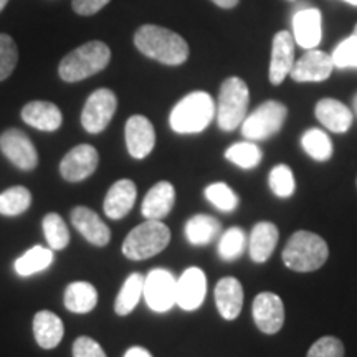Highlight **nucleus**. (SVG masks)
<instances>
[{"label":"nucleus","mask_w":357,"mask_h":357,"mask_svg":"<svg viewBox=\"0 0 357 357\" xmlns=\"http://www.w3.org/2000/svg\"><path fill=\"white\" fill-rule=\"evenodd\" d=\"M63 301L68 311L86 314V312L95 310L98 291L91 283H86V281H73L65 289Z\"/></svg>","instance_id":"obj_26"},{"label":"nucleus","mask_w":357,"mask_h":357,"mask_svg":"<svg viewBox=\"0 0 357 357\" xmlns=\"http://www.w3.org/2000/svg\"><path fill=\"white\" fill-rule=\"evenodd\" d=\"M314 114L326 129L336 134L349 131L352 121H354L352 111L346 105H342L341 101L333 100V98H324V100L318 101Z\"/></svg>","instance_id":"obj_20"},{"label":"nucleus","mask_w":357,"mask_h":357,"mask_svg":"<svg viewBox=\"0 0 357 357\" xmlns=\"http://www.w3.org/2000/svg\"><path fill=\"white\" fill-rule=\"evenodd\" d=\"M128 153L134 159H144L153 153L155 146V131L153 123L146 116H131L126 123Z\"/></svg>","instance_id":"obj_15"},{"label":"nucleus","mask_w":357,"mask_h":357,"mask_svg":"<svg viewBox=\"0 0 357 357\" xmlns=\"http://www.w3.org/2000/svg\"><path fill=\"white\" fill-rule=\"evenodd\" d=\"M71 223L84 240L96 247H106L111 240V230L96 212L88 207H75L71 211Z\"/></svg>","instance_id":"obj_17"},{"label":"nucleus","mask_w":357,"mask_h":357,"mask_svg":"<svg viewBox=\"0 0 357 357\" xmlns=\"http://www.w3.org/2000/svg\"><path fill=\"white\" fill-rule=\"evenodd\" d=\"M100 154L93 146L79 144L61 159L60 174L68 182H82L96 171Z\"/></svg>","instance_id":"obj_11"},{"label":"nucleus","mask_w":357,"mask_h":357,"mask_svg":"<svg viewBox=\"0 0 357 357\" xmlns=\"http://www.w3.org/2000/svg\"><path fill=\"white\" fill-rule=\"evenodd\" d=\"M331 60L334 63V68L347 70V68H357V37L351 35L349 38L342 40L341 43L334 48Z\"/></svg>","instance_id":"obj_38"},{"label":"nucleus","mask_w":357,"mask_h":357,"mask_svg":"<svg viewBox=\"0 0 357 357\" xmlns=\"http://www.w3.org/2000/svg\"><path fill=\"white\" fill-rule=\"evenodd\" d=\"M171 242V230L160 220H146L129 231L123 242V253L129 260L141 261L158 255Z\"/></svg>","instance_id":"obj_5"},{"label":"nucleus","mask_w":357,"mask_h":357,"mask_svg":"<svg viewBox=\"0 0 357 357\" xmlns=\"http://www.w3.org/2000/svg\"><path fill=\"white\" fill-rule=\"evenodd\" d=\"M215 305L223 319L234 321L238 318L243 306L242 283L231 276L218 281L215 287Z\"/></svg>","instance_id":"obj_22"},{"label":"nucleus","mask_w":357,"mask_h":357,"mask_svg":"<svg viewBox=\"0 0 357 357\" xmlns=\"http://www.w3.org/2000/svg\"><path fill=\"white\" fill-rule=\"evenodd\" d=\"M280 234L275 223L271 222H260L253 227L250 234L248 250L250 257L255 263H265L273 255L276 243H278Z\"/></svg>","instance_id":"obj_24"},{"label":"nucleus","mask_w":357,"mask_h":357,"mask_svg":"<svg viewBox=\"0 0 357 357\" xmlns=\"http://www.w3.org/2000/svg\"><path fill=\"white\" fill-rule=\"evenodd\" d=\"M207 294V278L200 268H187L176 283V305L184 311L200 307Z\"/></svg>","instance_id":"obj_14"},{"label":"nucleus","mask_w":357,"mask_h":357,"mask_svg":"<svg viewBox=\"0 0 357 357\" xmlns=\"http://www.w3.org/2000/svg\"><path fill=\"white\" fill-rule=\"evenodd\" d=\"M307 357H344V344L337 337L324 336L311 346Z\"/></svg>","instance_id":"obj_39"},{"label":"nucleus","mask_w":357,"mask_h":357,"mask_svg":"<svg viewBox=\"0 0 357 357\" xmlns=\"http://www.w3.org/2000/svg\"><path fill=\"white\" fill-rule=\"evenodd\" d=\"M32 204V194L26 187H8L0 194V215L17 217L29 211Z\"/></svg>","instance_id":"obj_31"},{"label":"nucleus","mask_w":357,"mask_h":357,"mask_svg":"<svg viewBox=\"0 0 357 357\" xmlns=\"http://www.w3.org/2000/svg\"><path fill=\"white\" fill-rule=\"evenodd\" d=\"M124 357H153V354H151L147 349H144V347L134 346V347H131V349L126 351Z\"/></svg>","instance_id":"obj_42"},{"label":"nucleus","mask_w":357,"mask_h":357,"mask_svg":"<svg viewBox=\"0 0 357 357\" xmlns=\"http://www.w3.org/2000/svg\"><path fill=\"white\" fill-rule=\"evenodd\" d=\"M19 61V50L10 35L0 33V82L7 79Z\"/></svg>","instance_id":"obj_37"},{"label":"nucleus","mask_w":357,"mask_h":357,"mask_svg":"<svg viewBox=\"0 0 357 357\" xmlns=\"http://www.w3.org/2000/svg\"><path fill=\"white\" fill-rule=\"evenodd\" d=\"M352 35H356V37H357V24H356V29H354V33H352Z\"/></svg>","instance_id":"obj_47"},{"label":"nucleus","mask_w":357,"mask_h":357,"mask_svg":"<svg viewBox=\"0 0 357 357\" xmlns=\"http://www.w3.org/2000/svg\"><path fill=\"white\" fill-rule=\"evenodd\" d=\"M134 45L142 55L159 63L177 66L189 58V45L181 35L159 25H142L134 33Z\"/></svg>","instance_id":"obj_1"},{"label":"nucleus","mask_w":357,"mask_h":357,"mask_svg":"<svg viewBox=\"0 0 357 357\" xmlns=\"http://www.w3.org/2000/svg\"><path fill=\"white\" fill-rule=\"evenodd\" d=\"M73 357H106V352L95 339L82 336L73 342Z\"/></svg>","instance_id":"obj_40"},{"label":"nucleus","mask_w":357,"mask_h":357,"mask_svg":"<svg viewBox=\"0 0 357 357\" xmlns=\"http://www.w3.org/2000/svg\"><path fill=\"white\" fill-rule=\"evenodd\" d=\"M118 108V98L111 89L100 88L88 96L82 111V124L89 134H100L108 128Z\"/></svg>","instance_id":"obj_8"},{"label":"nucleus","mask_w":357,"mask_h":357,"mask_svg":"<svg viewBox=\"0 0 357 357\" xmlns=\"http://www.w3.org/2000/svg\"><path fill=\"white\" fill-rule=\"evenodd\" d=\"M323 37L321 29V12L318 8L306 7L294 13L293 17V38L301 48L312 50Z\"/></svg>","instance_id":"obj_18"},{"label":"nucleus","mask_w":357,"mask_h":357,"mask_svg":"<svg viewBox=\"0 0 357 357\" xmlns=\"http://www.w3.org/2000/svg\"><path fill=\"white\" fill-rule=\"evenodd\" d=\"M222 225L215 217L212 215H199L190 217L185 223V236L189 243L195 245V247H202V245H208L217 238L220 234Z\"/></svg>","instance_id":"obj_27"},{"label":"nucleus","mask_w":357,"mask_h":357,"mask_svg":"<svg viewBox=\"0 0 357 357\" xmlns=\"http://www.w3.org/2000/svg\"><path fill=\"white\" fill-rule=\"evenodd\" d=\"M301 146L305 153L318 162H326L333 158V141L324 131L318 128L307 129L301 137Z\"/></svg>","instance_id":"obj_30"},{"label":"nucleus","mask_w":357,"mask_h":357,"mask_svg":"<svg viewBox=\"0 0 357 357\" xmlns=\"http://www.w3.org/2000/svg\"><path fill=\"white\" fill-rule=\"evenodd\" d=\"M288 109L280 101H265L242 123V134L248 141H265L275 136L287 121Z\"/></svg>","instance_id":"obj_7"},{"label":"nucleus","mask_w":357,"mask_h":357,"mask_svg":"<svg viewBox=\"0 0 357 357\" xmlns=\"http://www.w3.org/2000/svg\"><path fill=\"white\" fill-rule=\"evenodd\" d=\"M253 321L257 328L265 334H276L284 324V306L278 294L260 293L257 294L252 307Z\"/></svg>","instance_id":"obj_12"},{"label":"nucleus","mask_w":357,"mask_h":357,"mask_svg":"<svg viewBox=\"0 0 357 357\" xmlns=\"http://www.w3.org/2000/svg\"><path fill=\"white\" fill-rule=\"evenodd\" d=\"M144 280L146 276L141 273H131L124 281L123 288L119 289L118 298L114 303V311L119 316H128L134 311L141 298L144 296Z\"/></svg>","instance_id":"obj_28"},{"label":"nucleus","mask_w":357,"mask_h":357,"mask_svg":"<svg viewBox=\"0 0 357 357\" xmlns=\"http://www.w3.org/2000/svg\"><path fill=\"white\" fill-rule=\"evenodd\" d=\"M294 65V38L287 30H281L275 35L273 47H271L270 61V82L278 86L284 78L291 73Z\"/></svg>","instance_id":"obj_16"},{"label":"nucleus","mask_w":357,"mask_h":357,"mask_svg":"<svg viewBox=\"0 0 357 357\" xmlns=\"http://www.w3.org/2000/svg\"><path fill=\"white\" fill-rule=\"evenodd\" d=\"M225 158L242 169H255L261 162V149L253 141L236 142L227 149Z\"/></svg>","instance_id":"obj_33"},{"label":"nucleus","mask_w":357,"mask_h":357,"mask_svg":"<svg viewBox=\"0 0 357 357\" xmlns=\"http://www.w3.org/2000/svg\"><path fill=\"white\" fill-rule=\"evenodd\" d=\"M0 151L20 171H33L38 164V153L33 142L20 129H7L0 136Z\"/></svg>","instance_id":"obj_10"},{"label":"nucleus","mask_w":357,"mask_h":357,"mask_svg":"<svg viewBox=\"0 0 357 357\" xmlns=\"http://www.w3.org/2000/svg\"><path fill=\"white\" fill-rule=\"evenodd\" d=\"M247 247V235L240 227H231L220 236L218 242V255L222 260L234 261L242 257L243 250Z\"/></svg>","instance_id":"obj_34"},{"label":"nucleus","mask_w":357,"mask_h":357,"mask_svg":"<svg viewBox=\"0 0 357 357\" xmlns=\"http://www.w3.org/2000/svg\"><path fill=\"white\" fill-rule=\"evenodd\" d=\"M111 60V50L106 43L100 40L82 45L70 52L58 66L60 78L66 83H77L100 73L108 66Z\"/></svg>","instance_id":"obj_3"},{"label":"nucleus","mask_w":357,"mask_h":357,"mask_svg":"<svg viewBox=\"0 0 357 357\" xmlns=\"http://www.w3.org/2000/svg\"><path fill=\"white\" fill-rule=\"evenodd\" d=\"M109 3V0H73V10L78 15L89 17L95 15Z\"/></svg>","instance_id":"obj_41"},{"label":"nucleus","mask_w":357,"mask_h":357,"mask_svg":"<svg viewBox=\"0 0 357 357\" xmlns=\"http://www.w3.org/2000/svg\"><path fill=\"white\" fill-rule=\"evenodd\" d=\"M65 328L61 319L52 311H38L33 318V336L42 349H55L63 339Z\"/></svg>","instance_id":"obj_25"},{"label":"nucleus","mask_w":357,"mask_h":357,"mask_svg":"<svg viewBox=\"0 0 357 357\" xmlns=\"http://www.w3.org/2000/svg\"><path fill=\"white\" fill-rule=\"evenodd\" d=\"M176 202V189L171 182H159L146 194L141 212L146 220H162L171 213Z\"/></svg>","instance_id":"obj_21"},{"label":"nucleus","mask_w":357,"mask_h":357,"mask_svg":"<svg viewBox=\"0 0 357 357\" xmlns=\"http://www.w3.org/2000/svg\"><path fill=\"white\" fill-rule=\"evenodd\" d=\"M217 105L205 91H194L182 98L174 106L169 123L177 134H197L208 128L215 118Z\"/></svg>","instance_id":"obj_2"},{"label":"nucleus","mask_w":357,"mask_h":357,"mask_svg":"<svg viewBox=\"0 0 357 357\" xmlns=\"http://www.w3.org/2000/svg\"><path fill=\"white\" fill-rule=\"evenodd\" d=\"M22 119L38 131L53 132L63 123V116L56 105L48 101H32L22 108Z\"/></svg>","instance_id":"obj_23"},{"label":"nucleus","mask_w":357,"mask_h":357,"mask_svg":"<svg viewBox=\"0 0 357 357\" xmlns=\"http://www.w3.org/2000/svg\"><path fill=\"white\" fill-rule=\"evenodd\" d=\"M333 70L331 55L312 48L293 65L289 77L298 83H321L331 77Z\"/></svg>","instance_id":"obj_13"},{"label":"nucleus","mask_w":357,"mask_h":357,"mask_svg":"<svg viewBox=\"0 0 357 357\" xmlns=\"http://www.w3.org/2000/svg\"><path fill=\"white\" fill-rule=\"evenodd\" d=\"M291 2H293V0H291Z\"/></svg>","instance_id":"obj_48"},{"label":"nucleus","mask_w":357,"mask_h":357,"mask_svg":"<svg viewBox=\"0 0 357 357\" xmlns=\"http://www.w3.org/2000/svg\"><path fill=\"white\" fill-rule=\"evenodd\" d=\"M176 283L171 271L155 268L144 280V300L155 312H166L176 305Z\"/></svg>","instance_id":"obj_9"},{"label":"nucleus","mask_w":357,"mask_h":357,"mask_svg":"<svg viewBox=\"0 0 357 357\" xmlns=\"http://www.w3.org/2000/svg\"><path fill=\"white\" fill-rule=\"evenodd\" d=\"M43 235L47 240L48 247L55 252L65 250L70 243V231L66 229V223L58 213H47L42 222Z\"/></svg>","instance_id":"obj_32"},{"label":"nucleus","mask_w":357,"mask_h":357,"mask_svg":"<svg viewBox=\"0 0 357 357\" xmlns=\"http://www.w3.org/2000/svg\"><path fill=\"white\" fill-rule=\"evenodd\" d=\"M342 2H346V3H351V6L357 7V0H342Z\"/></svg>","instance_id":"obj_46"},{"label":"nucleus","mask_w":357,"mask_h":357,"mask_svg":"<svg viewBox=\"0 0 357 357\" xmlns=\"http://www.w3.org/2000/svg\"><path fill=\"white\" fill-rule=\"evenodd\" d=\"M137 197V189L136 184L129 178H121V181L114 182L111 185L105 197V204H102V208H105V213L113 220H119V218H124L131 212L134 207V202H136Z\"/></svg>","instance_id":"obj_19"},{"label":"nucleus","mask_w":357,"mask_h":357,"mask_svg":"<svg viewBox=\"0 0 357 357\" xmlns=\"http://www.w3.org/2000/svg\"><path fill=\"white\" fill-rule=\"evenodd\" d=\"M7 2H8V0H0V12L3 10V7L7 6Z\"/></svg>","instance_id":"obj_45"},{"label":"nucleus","mask_w":357,"mask_h":357,"mask_svg":"<svg viewBox=\"0 0 357 357\" xmlns=\"http://www.w3.org/2000/svg\"><path fill=\"white\" fill-rule=\"evenodd\" d=\"M352 106H354V113L357 116V93H356V96H354V101H352Z\"/></svg>","instance_id":"obj_44"},{"label":"nucleus","mask_w":357,"mask_h":357,"mask_svg":"<svg viewBox=\"0 0 357 357\" xmlns=\"http://www.w3.org/2000/svg\"><path fill=\"white\" fill-rule=\"evenodd\" d=\"M212 2L222 8H234L240 0H212Z\"/></svg>","instance_id":"obj_43"},{"label":"nucleus","mask_w":357,"mask_h":357,"mask_svg":"<svg viewBox=\"0 0 357 357\" xmlns=\"http://www.w3.org/2000/svg\"><path fill=\"white\" fill-rule=\"evenodd\" d=\"M250 93L242 78H227L222 83L217 101V123L222 131H235L247 118Z\"/></svg>","instance_id":"obj_6"},{"label":"nucleus","mask_w":357,"mask_h":357,"mask_svg":"<svg viewBox=\"0 0 357 357\" xmlns=\"http://www.w3.org/2000/svg\"><path fill=\"white\" fill-rule=\"evenodd\" d=\"M205 197H207V200L213 205V207L225 213L236 211L240 202L238 195H236L229 185L223 184V182H215V184L208 185L207 189H205Z\"/></svg>","instance_id":"obj_35"},{"label":"nucleus","mask_w":357,"mask_h":357,"mask_svg":"<svg viewBox=\"0 0 357 357\" xmlns=\"http://www.w3.org/2000/svg\"><path fill=\"white\" fill-rule=\"evenodd\" d=\"M268 184H270L271 192L280 199L291 197L294 189H296L293 171L284 164H280V166L271 169L270 176H268Z\"/></svg>","instance_id":"obj_36"},{"label":"nucleus","mask_w":357,"mask_h":357,"mask_svg":"<svg viewBox=\"0 0 357 357\" xmlns=\"http://www.w3.org/2000/svg\"><path fill=\"white\" fill-rule=\"evenodd\" d=\"M329 250L323 236L300 230L288 240L283 250V263L298 273H310L328 260Z\"/></svg>","instance_id":"obj_4"},{"label":"nucleus","mask_w":357,"mask_h":357,"mask_svg":"<svg viewBox=\"0 0 357 357\" xmlns=\"http://www.w3.org/2000/svg\"><path fill=\"white\" fill-rule=\"evenodd\" d=\"M53 263V250L37 247L30 248L29 252H25L24 255L19 257L13 263L17 275L19 276H32L40 271H45L48 266Z\"/></svg>","instance_id":"obj_29"}]
</instances>
